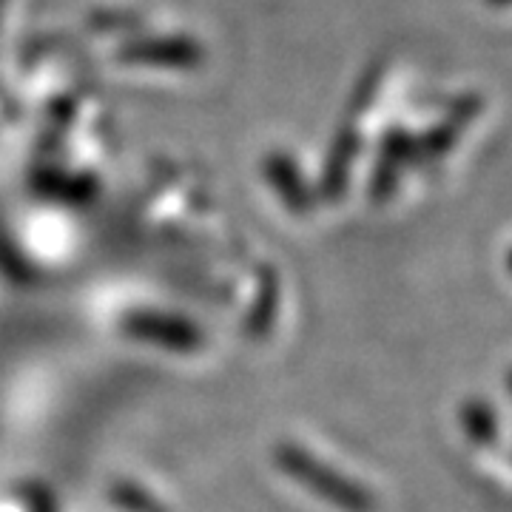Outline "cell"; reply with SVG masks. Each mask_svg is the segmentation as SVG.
I'll return each instance as SVG.
<instances>
[{"mask_svg":"<svg viewBox=\"0 0 512 512\" xmlns=\"http://www.w3.org/2000/svg\"><path fill=\"white\" fill-rule=\"evenodd\" d=\"M202 55L200 40L188 35H131L117 49L120 63L151 69H197Z\"/></svg>","mask_w":512,"mask_h":512,"instance_id":"1","label":"cell"},{"mask_svg":"<svg viewBox=\"0 0 512 512\" xmlns=\"http://www.w3.org/2000/svg\"><path fill=\"white\" fill-rule=\"evenodd\" d=\"M481 111V97L478 94H464L450 103L447 117L436 123L433 128H427L424 134H416V160L430 163L444 157L450 148L456 146V140L461 137L464 126H470Z\"/></svg>","mask_w":512,"mask_h":512,"instance_id":"2","label":"cell"},{"mask_svg":"<svg viewBox=\"0 0 512 512\" xmlns=\"http://www.w3.org/2000/svg\"><path fill=\"white\" fill-rule=\"evenodd\" d=\"M416 160V134L404 126H390L384 131L379 143V165L373 174V191H390L393 183L399 180L402 168Z\"/></svg>","mask_w":512,"mask_h":512,"instance_id":"3","label":"cell"},{"mask_svg":"<svg viewBox=\"0 0 512 512\" xmlns=\"http://www.w3.org/2000/svg\"><path fill=\"white\" fill-rule=\"evenodd\" d=\"M359 148H362V131L356 123H345V126L336 131L333 143H330V154L325 160V191L330 194H342L345 185H348V174L356 157H359Z\"/></svg>","mask_w":512,"mask_h":512,"instance_id":"4","label":"cell"},{"mask_svg":"<svg viewBox=\"0 0 512 512\" xmlns=\"http://www.w3.org/2000/svg\"><path fill=\"white\" fill-rule=\"evenodd\" d=\"M382 77H384V63H373L365 74H362V80L356 83V92L350 97V109L348 114L356 120V117H362L367 109H370V103L376 100V92H379V86H382Z\"/></svg>","mask_w":512,"mask_h":512,"instance_id":"5","label":"cell"},{"mask_svg":"<svg viewBox=\"0 0 512 512\" xmlns=\"http://www.w3.org/2000/svg\"><path fill=\"white\" fill-rule=\"evenodd\" d=\"M92 23L97 29H109V26H117V29H131L137 26V18L131 15H111V12H103V15H94Z\"/></svg>","mask_w":512,"mask_h":512,"instance_id":"6","label":"cell"},{"mask_svg":"<svg viewBox=\"0 0 512 512\" xmlns=\"http://www.w3.org/2000/svg\"><path fill=\"white\" fill-rule=\"evenodd\" d=\"M6 3H9V0H0V20H3V9H6Z\"/></svg>","mask_w":512,"mask_h":512,"instance_id":"7","label":"cell"},{"mask_svg":"<svg viewBox=\"0 0 512 512\" xmlns=\"http://www.w3.org/2000/svg\"><path fill=\"white\" fill-rule=\"evenodd\" d=\"M490 3H495V6H504L507 0H490Z\"/></svg>","mask_w":512,"mask_h":512,"instance_id":"8","label":"cell"}]
</instances>
